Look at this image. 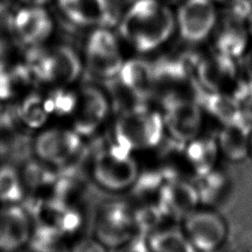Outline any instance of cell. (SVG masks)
I'll return each mask as SVG.
<instances>
[{
  "mask_svg": "<svg viewBox=\"0 0 252 252\" xmlns=\"http://www.w3.org/2000/svg\"><path fill=\"white\" fill-rule=\"evenodd\" d=\"M137 223L132 206L123 201H106L96 211L94 237L107 248H116L137 235Z\"/></svg>",
  "mask_w": 252,
  "mask_h": 252,
  "instance_id": "7",
  "label": "cell"
},
{
  "mask_svg": "<svg viewBox=\"0 0 252 252\" xmlns=\"http://www.w3.org/2000/svg\"><path fill=\"white\" fill-rule=\"evenodd\" d=\"M140 172V166L132 153L115 143L100 150L91 165L94 181L110 192L131 189Z\"/></svg>",
  "mask_w": 252,
  "mask_h": 252,
  "instance_id": "3",
  "label": "cell"
},
{
  "mask_svg": "<svg viewBox=\"0 0 252 252\" xmlns=\"http://www.w3.org/2000/svg\"><path fill=\"white\" fill-rule=\"evenodd\" d=\"M110 103L100 90L88 86L76 95L74 106L69 114L71 128L80 136L93 134L108 116Z\"/></svg>",
  "mask_w": 252,
  "mask_h": 252,
  "instance_id": "9",
  "label": "cell"
},
{
  "mask_svg": "<svg viewBox=\"0 0 252 252\" xmlns=\"http://www.w3.org/2000/svg\"><path fill=\"white\" fill-rule=\"evenodd\" d=\"M147 239L151 252H196L179 228L164 227Z\"/></svg>",
  "mask_w": 252,
  "mask_h": 252,
  "instance_id": "24",
  "label": "cell"
},
{
  "mask_svg": "<svg viewBox=\"0 0 252 252\" xmlns=\"http://www.w3.org/2000/svg\"><path fill=\"white\" fill-rule=\"evenodd\" d=\"M245 25H246V29H247V32L249 33V36L252 37V14L248 18V20H247Z\"/></svg>",
  "mask_w": 252,
  "mask_h": 252,
  "instance_id": "31",
  "label": "cell"
},
{
  "mask_svg": "<svg viewBox=\"0 0 252 252\" xmlns=\"http://www.w3.org/2000/svg\"><path fill=\"white\" fill-rule=\"evenodd\" d=\"M241 106L244 114L252 121V85L249 90V93L247 94L246 97L242 101Z\"/></svg>",
  "mask_w": 252,
  "mask_h": 252,
  "instance_id": "30",
  "label": "cell"
},
{
  "mask_svg": "<svg viewBox=\"0 0 252 252\" xmlns=\"http://www.w3.org/2000/svg\"><path fill=\"white\" fill-rule=\"evenodd\" d=\"M249 33L241 24L225 21L216 38L217 52L235 58L243 55L247 50Z\"/></svg>",
  "mask_w": 252,
  "mask_h": 252,
  "instance_id": "20",
  "label": "cell"
},
{
  "mask_svg": "<svg viewBox=\"0 0 252 252\" xmlns=\"http://www.w3.org/2000/svg\"><path fill=\"white\" fill-rule=\"evenodd\" d=\"M164 132L162 114L142 104L119 112L114 124V143L133 153L158 147Z\"/></svg>",
  "mask_w": 252,
  "mask_h": 252,
  "instance_id": "2",
  "label": "cell"
},
{
  "mask_svg": "<svg viewBox=\"0 0 252 252\" xmlns=\"http://www.w3.org/2000/svg\"><path fill=\"white\" fill-rule=\"evenodd\" d=\"M227 252H252V231L245 227H237L228 233Z\"/></svg>",
  "mask_w": 252,
  "mask_h": 252,
  "instance_id": "25",
  "label": "cell"
},
{
  "mask_svg": "<svg viewBox=\"0 0 252 252\" xmlns=\"http://www.w3.org/2000/svg\"><path fill=\"white\" fill-rule=\"evenodd\" d=\"M166 2H169V3H176V2H179L180 0H164Z\"/></svg>",
  "mask_w": 252,
  "mask_h": 252,
  "instance_id": "33",
  "label": "cell"
},
{
  "mask_svg": "<svg viewBox=\"0 0 252 252\" xmlns=\"http://www.w3.org/2000/svg\"><path fill=\"white\" fill-rule=\"evenodd\" d=\"M195 72L202 90L227 94L240 103L252 85L243 75L240 76L233 58L220 52L197 61Z\"/></svg>",
  "mask_w": 252,
  "mask_h": 252,
  "instance_id": "4",
  "label": "cell"
},
{
  "mask_svg": "<svg viewBox=\"0 0 252 252\" xmlns=\"http://www.w3.org/2000/svg\"><path fill=\"white\" fill-rule=\"evenodd\" d=\"M252 131V121L244 112L221 125L216 137V141L221 154L230 161H241L249 157V141Z\"/></svg>",
  "mask_w": 252,
  "mask_h": 252,
  "instance_id": "14",
  "label": "cell"
},
{
  "mask_svg": "<svg viewBox=\"0 0 252 252\" xmlns=\"http://www.w3.org/2000/svg\"><path fill=\"white\" fill-rule=\"evenodd\" d=\"M249 158H252V131H251L250 141H249Z\"/></svg>",
  "mask_w": 252,
  "mask_h": 252,
  "instance_id": "32",
  "label": "cell"
},
{
  "mask_svg": "<svg viewBox=\"0 0 252 252\" xmlns=\"http://www.w3.org/2000/svg\"><path fill=\"white\" fill-rule=\"evenodd\" d=\"M229 187L230 181L227 174L216 167L199 177L196 185L200 203L211 208L213 204L220 202L226 195Z\"/></svg>",
  "mask_w": 252,
  "mask_h": 252,
  "instance_id": "21",
  "label": "cell"
},
{
  "mask_svg": "<svg viewBox=\"0 0 252 252\" xmlns=\"http://www.w3.org/2000/svg\"><path fill=\"white\" fill-rule=\"evenodd\" d=\"M86 57L90 69L101 78L118 76L123 64L115 36L102 28L90 34L86 44Z\"/></svg>",
  "mask_w": 252,
  "mask_h": 252,
  "instance_id": "11",
  "label": "cell"
},
{
  "mask_svg": "<svg viewBox=\"0 0 252 252\" xmlns=\"http://www.w3.org/2000/svg\"><path fill=\"white\" fill-rule=\"evenodd\" d=\"M115 252H151L145 235L137 234L125 243L115 248Z\"/></svg>",
  "mask_w": 252,
  "mask_h": 252,
  "instance_id": "28",
  "label": "cell"
},
{
  "mask_svg": "<svg viewBox=\"0 0 252 252\" xmlns=\"http://www.w3.org/2000/svg\"><path fill=\"white\" fill-rule=\"evenodd\" d=\"M70 252H108L107 247L96 237L79 238L71 247Z\"/></svg>",
  "mask_w": 252,
  "mask_h": 252,
  "instance_id": "27",
  "label": "cell"
},
{
  "mask_svg": "<svg viewBox=\"0 0 252 252\" xmlns=\"http://www.w3.org/2000/svg\"><path fill=\"white\" fill-rule=\"evenodd\" d=\"M200 198L191 180L175 178L166 180L160 194V206L173 220H183L200 207Z\"/></svg>",
  "mask_w": 252,
  "mask_h": 252,
  "instance_id": "13",
  "label": "cell"
},
{
  "mask_svg": "<svg viewBox=\"0 0 252 252\" xmlns=\"http://www.w3.org/2000/svg\"><path fill=\"white\" fill-rule=\"evenodd\" d=\"M241 71L242 75L252 83V47L243 54L241 62Z\"/></svg>",
  "mask_w": 252,
  "mask_h": 252,
  "instance_id": "29",
  "label": "cell"
},
{
  "mask_svg": "<svg viewBox=\"0 0 252 252\" xmlns=\"http://www.w3.org/2000/svg\"><path fill=\"white\" fill-rule=\"evenodd\" d=\"M27 191L18 165L3 162L0 164V204H21Z\"/></svg>",
  "mask_w": 252,
  "mask_h": 252,
  "instance_id": "22",
  "label": "cell"
},
{
  "mask_svg": "<svg viewBox=\"0 0 252 252\" xmlns=\"http://www.w3.org/2000/svg\"><path fill=\"white\" fill-rule=\"evenodd\" d=\"M218 1H221V2H223V1H224V2H227L228 0H218Z\"/></svg>",
  "mask_w": 252,
  "mask_h": 252,
  "instance_id": "34",
  "label": "cell"
},
{
  "mask_svg": "<svg viewBox=\"0 0 252 252\" xmlns=\"http://www.w3.org/2000/svg\"><path fill=\"white\" fill-rule=\"evenodd\" d=\"M15 29L25 42L37 44L47 38L52 30V23L46 11L33 7L17 14Z\"/></svg>",
  "mask_w": 252,
  "mask_h": 252,
  "instance_id": "17",
  "label": "cell"
},
{
  "mask_svg": "<svg viewBox=\"0 0 252 252\" xmlns=\"http://www.w3.org/2000/svg\"><path fill=\"white\" fill-rule=\"evenodd\" d=\"M63 13L82 26L110 25L115 19L110 0H58Z\"/></svg>",
  "mask_w": 252,
  "mask_h": 252,
  "instance_id": "15",
  "label": "cell"
},
{
  "mask_svg": "<svg viewBox=\"0 0 252 252\" xmlns=\"http://www.w3.org/2000/svg\"><path fill=\"white\" fill-rule=\"evenodd\" d=\"M162 108L164 132L171 140L186 144L201 135L206 116L198 100H175Z\"/></svg>",
  "mask_w": 252,
  "mask_h": 252,
  "instance_id": "8",
  "label": "cell"
},
{
  "mask_svg": "<svg viewBox=\"0 0 252 252\" xmlns=\"http://www.w3.org/2000/svg\"><path fill=\"white\" fill-rule=\"evenodd\" d=\"M34 226L33 217L22 204L0 206V252L24 250Z\"/></svg>",
  "mask_w": 252,
  "mask_h": 252,
  "instance_id": "10",
  "label": "cell"
},
{
  "mask_svg": "<svg viewBox=\"0 0 252 252\" xmlns=\"http://www.w3.org/2000/svg\"><path fill=\"white\" fill-rule=\"evenodd\" d=\"M24 252H70L64 235L50 224L35 225Z\"/></svg>",
  "mask_w": 252,
  "mask_h": 252,
  "instance_id": "23",
  "label": "cell"
},
{
  "mask_svg": "<svg viewBox=\"0 0 252 252\" xmlns=\"http://www.w3.org/2000/svg\"><path fill=\"white\" fill-rule=\"evenodd\" d=\"M216 19L212 0H185L177 13V26L185 40L199 42L212 32Z\"/></svg>",
  "mask_w": 252,
  "mask_h": 252,
  "instance_id": "12",
  "label": "cell"
},
{
  "mask_svg": "<svg viewBox=\"0 0 252 252\" xmlns=\"http://www.w3.org/2000/svg\"><path fill=\"white\" fill-rule=\"evenodd\" d=\"M119 81L145 100L153 94L155 72L154 65L141 59L123 62L118 73Z\"/></svg>",
  "mask_w": 252,
  "mask_h": 252,
  "instance_id": "18",
  "label": "cell"
},
{
  "mask_svg": "<svg viewBox=\"0 0 252 252\" xmlns=\"http://www.w3.org/2000/svg\"><path fill=\"white\" fill-rule=\"evenodd\" d=\"M219 154L216 138L199 136L184 144V156L191 179H198L214 169Z\"/></svg>",
  "mask_w": 252,
  "mask_h": 252,
  "instance_id": "16",
  "label": "cell"
},
{
  "mask_svg": "<svg viewBox=\"0 0 252 252\" xmlns=\"http://www.w3.org/2000/svg\"><path fill=\"white\" fill-rule=\"evenodd\" d=\"M250 2H251V3H252V0H250Z\"/></svg>",
  "mask_w": 252,
  "mask_h": 252,
  "instance_id": "35",
  "label": "cell"
},
{
  "mask_svg": "<svg viewBox=\"0 0 252 252\" xmlns=\"http://www.w3.org/2000/svg\"><path fill=\"white\" fill-rule=\"evenodd\" d=\"M171 11L158 0H137L124 15L120 31L123 37L140 52L156 49L174 30Z\"/></svg>",
  "mask_w": 252,
  "mask_h": 252,
  "instance_id": "1",
  "label": "cell"
},
{
  "mask_svg": "<svg viewBox=\"0 0 252 252\" xmlns=\"http://www.w3.org/2000/svg\"><path fill=\"white\" fill-rule=\"evenodd\" d=\"M50 54L48 82L70 84L80 75L82 66L77 53L69 46H59Z\"/></svg>",
  "mask_w": 252,
  "mask_h": 252,
  "instance_id": "19",
  "label": "cell"
},
{
  "mask_svg": "<svg viewBox=\"0 0 252 252\" xmlns=\"http://www.w3.org/2000/svg\"><path fill=\"white\" fill-rule=\"evenodd\" d=\"M226 3V21L245 25L252 14L250 0H228Z\"/></svg>",
  "mask_w": 252,
  "mask_h": 252,
  "instance_id": "26",
  "label": "cell"
},
{
  "mask_svg": "<svg viewBox=\"0 0 252 252\" xmlns=\"http://www.w3.org/2000/svg\"><path fill=\"white\" fill-rule=\"evenodd\" d=\"M182 221L181 229L196 252H219L224 246L229 228L214 208L198 207Z\"/></svg>",
  "mask_w": 252,
  "mask_h": 252,
  "instance_id": "5",
  "label": "cell"
},
{
  "mask_svg": "<svg viewBox=\"0 0 252 252\" xmlns=\"http://www.w3.org/2000/svg\"><path fill=\"white\" fill-rule=\"evenodd\" d=\"M81 136L71 127H50L32 139V155L52 168L65 169L80 157Z\"/></svg>",
  "mask_w": 252,
  "mask_h": 252,
  "instance_id": "6",
  "label": "cell"
}]
</instances>
